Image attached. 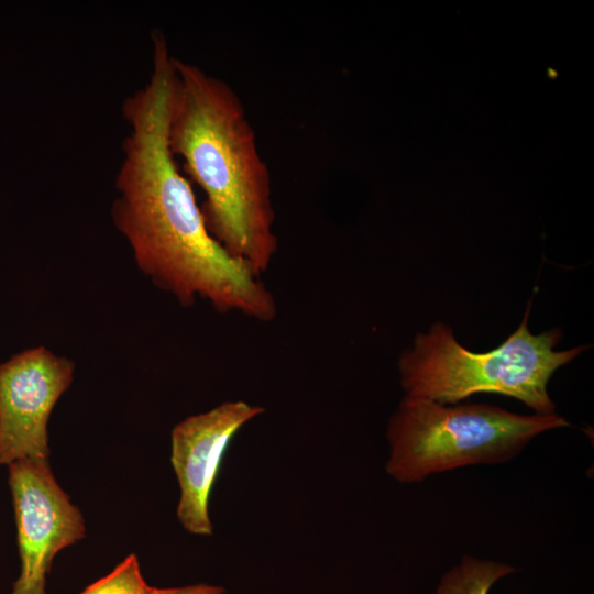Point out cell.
I'll use <instances>...</instances> for the list:
<instances>
[{"mask_svg": "<svg viewBox=\"0 0 594 594\" xmlns=\"http://www.w3.org/2000/svg\"><path fill=\"white\" fill-rule=\"evenodd\" d=\"M175 58L165 34L152 32V72L122 102L129 133L116 178L111 216L139 270L183 306L198 298L220 314L270 322L273 293L210 234L190 180L168 143Z\"/></svg>", "mask_w": 594, "mask_h": 594, "instance_id": "obj_1", "label": "cell"}, {"mask_svg": "<svg viewBox=\"0 0 594 594\" xmlns=\"http://www.w3.org/2000/svg\"><path fill=\"white\" fill-rule=\"evenodd\" d=\"M168 143L205 195L210 234L262 277L278 249L271 170L237 91L200 66L175 58Z\"/></svg>", "mask_w": 594, "mask_h": 594, "instance_id": "obj_2", "label": "cell"}, {"mask_svg": "<svg viewBox=\"0 0 594 594\" xmlns=\"http://www.w3.org/2000/svg\"><path fill=\"white\" fill-rule=\"evenodd\" d=\"M530 308L531 300L517 329L484 353L461 345L443 322L417 333L398 359L404 396L457 404L475 394L491 393L515 398L535 414L556 413L549 381L587 346L557 351L561 331L532 334L528 326Z\"/></svg>", "mask_w": 594, "mask_h": 594, "instance_id": "obj_3", "label": "cell"}, {"mask_svg": "<svg viewBox=\"0 0 594 594\" xmlns=\"http://www.w3.org/2000/svg\"><path fill=\"white\" fill-rule=\"evenodd\" d=\"M557 413L518 415L487 404L404 396L388 420L385 469L399 483L471 465L505 463L543 432L569 427Z\"/></svg>", "mask_w": 594, "mask_h": 594, "instance_id": "obj_4", "label": "cell"}, {"mask_svg": "<svg viewBox=\"0 0 594 594\" xmlns=\"http://www.w3.org/2000/svg\"><path fill=\"white\" fill-rule=\"evenodd\" d=\"M20 576L11 594H46V574L54 557L85 537L84 517L58 485L48 459H22L9 464Z\"/></svg>", "mask_w": 594, "mask_h": 594, "instance_id": "obj_5", "label": "cell"}, {"mask_svg": "<svg viewBox=\"0 0 594 594\" xmlns=\"http://www.w3.org/2000/svg\"><path fill=\"white\" fill-rule=\"evenodd\" d=\"M74 372L70 360L44 346L0 364V465L48 459V419Z\"/></svg>", "mask_w": 594, "mask_h": 594, "instance_id": "obj_6", "label": "cell"}, {"mask_svg": "<svg viewBox=\"0 0 594 594\" xmlns=\"http://www.w3.org/2000/svg\"><path fill=\"white\" fill-rule=\"evenodd\" d=\"M263 413L243 400L224 402L173 428L170 462L180 488L177 517L188 532L212 535L209 499L222 458L240 429Z\"/></svg>", "mask_w": 594, "mask_h": 594, "instance_id": "obj_7", "label": "cell"}, {"mask_svg": "<svg viewBox=\"0 0 594 594\" xmlns=\"http://www.w3.org/2000/svg\"><path fill=\"white\" fill-rule=\"evenodd\" d=\"M515 572L508 563L464 554L441 575L432 594H490L498 581Z\"/></svg>", "mask_w": 594, "mask_h": 594, "instance_id": "obj_8", "label": "cell"}, {"mask_svg": "<svg viewBox=\"0 0 594 594\" xmlns=\"http://www.w3.org/2000/svg\"><path fill=\"white\" fill-rule=\"evenodd\" d=\"M152 588L141 574L136 556L131 554L109 575L80 594H148Z\"/></svg>", "mask_w": 594, "mask_h": 594, "instance_id": "obj_9", "label": "cell"}, {"mask_svg": "<svg viewBox=\"0 0 594 594\" xmlns=\"http://www.w3.org/2000/svg\"><path fill=\"white\" fill-rule=\"evenodd\" d=\"M226 590L222 586L198 583L180 587L156 588L153 587L148 594H224Z\"/></svg>", "mask_w": 594, "mask_h": 594, "instance_id": "obj_10", "label": "cell"}]
</instances>
